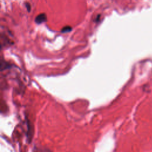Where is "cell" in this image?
I'll return each mask as SVG.
<instances>
[{"instance_id": "6da1fadb", "label": "cell", "mask_w": 152, "mask_h": 152, "mask_svg": "<svg viewBox=\"0 0 152 152\" xmlns=\"http://www.w3.org/2000/svg\"><path fill=\"white\" fill-rule=\"evenodd\" d=\"M47 20L46 15L44 13L40 14L36 17L35 22L37 24H41L43 22H45Z\"/></svg>"}, {"instance_id": "7a4b0ae2", "label": "cell", "mask_w": 152, "mask_h": 152, "mask_svg": "<svg viewBox=\"0 0 152 152\" xmlns=\"http://www.w3.org/2000/svg\"><path fill=\"white\" fill-rule=\"evenodd\" d=\"M71 30H72V28L70 26H65L62 28L61 30V32H62V33H67V32H69L71 31Z\"/></svg>"}]
</instances>
